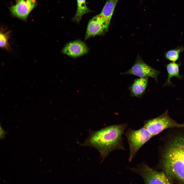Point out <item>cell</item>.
Returning a JSON list of instances; mask_svg holds the SVG:
<instances>
[{
  "label": "cell",
  "mask_w": 184,
  "mask_h": 184,
  "mask_svg": "<svg viewBox=\"0 0 184 184\" xmlns=\"http://www.w3.org/2000/svg\"><path fill=\"white\" fill-rule=\"evenodd\" d=\"M119 0H107L99 14L103 19L106 31L108 30L111 17Z\"/></svg>",
  "instance_id": "30bf717a"
},
{
  "label": "cell",
  "mask_w": 184,
  "mask_h": 184,
  "mask_svg": "<svg viewBox=\"0 0 184 184\" xmlns=\"http://www.w3.org/2000/svg\"><path fill=\"white\" fill-rule=\"evenodd\" d=\"M104 21L99 14L94 17L89 21L84 39L104 34L107 32Z\"/></svg>",
  "instance_id": "ba28073f"
},
{
  "label": "cell",
  "mask_w": 184,
  "mask_h": 184,
  "mask_svg": "<svg viewBox=\"0 0 184 184\" xmlns=\"http://www.w3.org/2000/svg\"><path fill=\"white\" fill-rule=\"evenodd\" d=\"M6 133V132L3 130L1 126L0 127V139H4L5 137V135Z\"/></svg>",
  "instance_id": "2e32d148"
},
{
  "label": "cell",
  "mask_w": 184,
  "mask_h": 184,
  "mask_svg": "<svg viewBox=\"0 0 184 184\" xmlns=\"http://www.w3.org/2000/svg\"><path fill=\"white\" fill-rule=\"evenodd\" d=\"M167 144L162 159L163 168L170 177L184 183V127Z\"/></svg>",
  "instance_id": "6da1fadb"
},
{
  "label": "cell",
  "mask_w": 184,
  "mask_h": 184,
  "mask_svg": "<svg viewBox=\"0 0 184 184\" xmlns=\"http://www.w3.org/2000/svg\"><path fill=\"white\" fill-rule=\"evenodd\" d=\"M11 32L3 27L1 29L0 33V46L2 49L7 51H9L10 46L9 40Z\"/></svg>",
  "instance_id": "5bb4252c"
},
{
  "label": "cell",
  "mask_w": 184,
  "mask_h": 184,
  "mask_svg": "<svg viewBox=\"0 0 184 184\" xmlns=\"http://www.w3.org/2000/svg\"><path fill=\"white\" fill-rule=\"evenodd\" d=\"M14 4L9 8L13 16L24 21L37 4L36 0H15Z\"/></svg>",
  "instance_id": "52a82bcc"
},
{
  "label": "cell",
  "mask_w": 184,
  "mask_h": 184,
  "mask_svg": "<svg viewBox=\"0 0 184 184\" xmlns=\"http://www.w3.org/2000/svg\"><path fill=\"white\" fill-rule=\"evenodd\" d=\"M160 72L147 64L142 60L139 55L137 56L133 65L127 71L122 74H130L139 77H151L156 82Z\"/></svg>",
  "instance_id": "8992f818"
},
{
  "label": "cell",
  "mask_w": 184,
  "mask_h": 184,
  "mask_svg": "<svg viewBox=\"0 0 184 184\" xmlns=\"http://www.w3.org/2000/svg\"><path fill=\"white\" fill-rule=\"evenodd\" d=\"M129 145V161L131 162L142 147L153 137L144 127L138 130L128 129L125 133Z\"/></svg>",
  "instance_id": "277c9868"
},
{
  "label": "cell",
  "mask_w": 184,
  "mask_h": 184,
  "mask_svg": "<svg viewBox=\"0 0 184 184\" xmlns=\"http://www.w3.org/2000/svg\"><path fill=\"white\" fill-rule=\"evenodd\" d=\"M127 125H112L92 132L82 145L95 148L103 160L112 151L124 150L122 135Z\"/></svg>",
  "instance_id": "7a4b0ae2"
},
{
  "label": "cell",
  "mask_w": 184,
  "mask_h": 184,
  "mask_svg": "<svg viewBox=\"0 0 184 184\" xmlns=\"http://www.w3.org/2000/svg\"><path fill=\"white\" fill-rule=\"evenodd\" d=\"M144 127L152 137L166 129L184 127V124L178 123L169 116L168 110L160 116L144 121Z\"/></svg>",
  "instance_id": "3957f363"
},
{
  "label": "cell",
  "mask_w": 184,
  "mask_h": 184,
  "mask_svg": "<svg viewBox=\"0 0 184 184\" xmlns=\"http://www.w3.org/2000/svg\"><path fill=\"white\" fill-rule=\"evenodd\" d=\"M77 9L76 13L72 18L74 21L79 23L85 14L92 12L87 7L86 0H76Z\"/></svg>",
  "instance_id": "4fadbf2b"
},
{
  "label": "cell",
  "mask_w": 184,
  "mask_h": 184,
  "mask_svg": "<svg viewBox=\"0 0 184 184\" xmlns=\"http://www.w3.org/2000/svg\"><path fill=\"white\" fill-rule=\"evenodd\" d=\"M133 172L139 174L146 184H171V179L164 172L157 171L143 163L137 167L131 168Z\"/></svg>",
  "instance_id": "5b68a950"
},
{
  "label": "cell",
  "mask_w": 184,
  "mask_h": 184,
  "mask_svg": "<svg viewBox=\"0 0 184 184\" xmlns=\"http://www.w3.org/2000/svg\"><path fill=\"white\" fill-rule=\"evenodd\" d=\"M184 51L183 46H178L177 48L166 52L164 53L166 59L172 62H175L179 59L180 53Z\"/></svg>",
  "instance_id": "9a60e30c"
},
{
  "label": "cell",
  "mask_w": 184,
  "mask_h": 184,
  "mask_svg": "<svg viewBox=\"0 0 184 184\" xmlns=\"http://www.w3.org/2000/svg\"><path fill=\"white\" fill-rule=\"evenodd\" d=\"M181 65V63H178L175 62H171L166 65L168 76L167 79L163 85L164 87L174 86L170 81L171 78L173 77H175L180 79L182 78V76L180 75L179 73Z\"/></svg>",
  "instance_id": "7c38bea8"
},
{
  "label": "cell",
  "mask_w": 184,
  "mask_h": 184,
  "mask_svg": "<svg viewBox=\"0 0 184 184\" xmlns=\"http://www.w3.org/2000/svg\"><path fill=\"white\" fill-rule=\"evenodd\" d=\"M148 77L135 79L129 88L132 96L141 98L144 94L147 86Z\"/></svg>",
  "instance_id": "8fae6325"
},
{
  "label": "cell",
  "mask_w": 184,
  "mask_h": 184,
  "mask_svg": "<svg viewBox=\"0 0 184 184\" xmlns=\"http://www.w3.org/2000/svg\"><path fill=\"white\" fill-rule=\"evenodd\" d=\"M89 50L84 42L76 40L67 43L62 50L61 52L70 57L76 58L86 54Z\"/></svg>",
  "instance_id": "9c48e42d"
}]
</instances>
